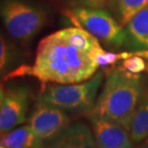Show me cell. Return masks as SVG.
<instances>
[{
    "label": "cell",
    "instance_id": "1",
    "mask_svg": "<svg viewBox=\"0 0 148 148\" xmlns=\"http://www.w3.org/2000/svg\"><path fill=\"white\" fill-rule=\"evenodd\" d=\"M99 68L92 53L77 48L56 31L40 40L32 66L21 67L12 75H30L43 83L71 84L89 79Z\"/></svg>",
    "mask_w": 148,
    "mask_h": 148
},
{
    "label": "cell",
    "instance_id": "2",
    "mask_svg": "<svg viewBox=\"0 0 148 148\" xmlns=\"http://www.w3.org/2000/svg\"><path fill=\"white\" fill-rule=\"evenodd\" d=\"M143 94L140 75L121 67L108 75L90 116L121 125L130 132L132 119Z\"/></svg>",
    "mask_w": 148,
    "mask_h": 148
},
{
    "label": "cell",
    "instance_id": "3",
    "mask_svg": "<svg viewBox=\"0 0 148 148\" xmlns=\"http://www.w3.org/2000/svg\"><path fill=\"white\" fill-rule=\"evenodd\" d=\"M101 82L102 74L96 73L94 77L82 82L53 85L44 91L39 100L55 105L64 111L87 112L94 107Z\"/></svg>",
    "mask_w": 148,
    "mask_h": 148
},
{
    "label": "cell",
    "instance_id": "4",
    "mask_svg": "<svg viewBox=\"0 0 148 148\" xmlns=\"http://www.w3.org/2000/svg\"><path fill=\"white\" fill-rule=\"evenodd\" d=\"M0 17L12 37L28 41L45 25L47 14L22 0H0Z\"/></svg>",
    "mask_w": 148,
    "mask_h": 148
},
{
    "label": "cell",
    "instance_id": "5",
    "mask_svg": "<svg viewBox=\"0 0 148 148\" xmlns=\"http://www.w3.org/2000/svg\"><path fill=\"white\" fill-rule=\"evenodd\" d=\"M67 15L77 24V27L88 31L107 46L119 48L128 41L126 32L119 21L103 10L79 7Z\"/></svg>",
    "mask_w": 148,
    "mask_h": 148
},
{
    "label": "cell",
    "instance_id": "6",
    "mask_svg": "<svg viewBox=\"0 0 148 148\" xmlns=\"http://www.w3.org/2000/svg\"><path fill=\"white\" fill-rule=\"evenodd\" d=\"M71 125L64 110L39 100L30 116L29 126L36 136L45 143L56 140Z\"/></svg>",
    "mask_w": 148,
    "mask_h": 148
},
{
    "label": "cell",
    "instance_id": "7",
    "mask_svg": "<svg viewBox=\"0 0 148 148\" xmlns=\"http://www.w3.org/2000/svg\"><path fill=\"white\" fill-rule=\"evenodd\" d=\"M30 93L26 87H15L6 92L0 108V134L12 130L26 121Z\"/></svg>",
    "mask_w": 148,
    "mask_h": 148
},
{
    "label": "cell",
    "instance_id": "8",
    "mask_svg": "<svg viewBox=\"0 0 148 148\" xmlns=\"http://www.w3.org/2000/svg\"><path fill=\"white\" fill-rule=\"evenodd\" d=\"M97 148H133L130 132L121 125L90 116Z\"/></svg>",
    "mask_w": 148,
    "mask_h": 148
},
{
    "label": "cell",
    "instance_id": "9",
    "mask_svg": "<svg viewBox=\"0 0 148 148\" xmlns=\"http://www.w3.org/2000/svg\"><path fill=\"white\" fill-rule=\"evenodd\" d=\"M96 140L83 122L70 125L60 136L47 144V148H95Z\"/></svg>",
    "mask_w": 148,
    "mask_h": 148
},
{
    "label": "cell",
    "instance_id": "10",
    "mask_svg": "<svg viewBox=\"0 0 148 148\" xmlns=\"http://www.w3.org/2000/svg\"><path fill=\"white\" fill-rule=\"evenodd\" d=\"M0 144L6 148H44L46 143L37 138L27 124L0 134Z\"/></svg>",
    "mask_w": 148,
    "mask_h": 148
},
{
    "label": "cell",
    "instance_id": "11",
    "mask_svg": "<svg viewBox=\"0 0 148 148\" xmlns=\"http://www.w3.org/2000/svg\"><path fill=\"white\" fill-rule=\"evenodd\" d=\"M126 34L127 40L130 39L133 47L140 50H148V6L128 22Z\"/></svg>",
    "mask_w": 148,
    "mask_h": 148
},
{
    "label": "cell",
    "instance_id": "12",
    "mask_svg": "<svg viewBox=\"0 0 148 148\" xmlns=\"http://www.w3.org/2000/svg\"><path fill=\"white\" fill-rule=\"evenodd\" d=\"M130 135L134 143H140L148 137V91L143 94L134 113Z\"/></svg>",
    "mask_w": 148,
    "mask_h": 148
},
{
    "label": "cell",
    "instance_id": "13",
    "mask_svg": "<svg viewBox=\"0 0 148 148\" xmlns=\"http://www.w3.org/2000/svg\"><path fill=\"white\" fill-rule=\"evenodd\" d=\"M109 6L119 23L125 26L138 12L148 6V0H112Z\"/></svg>",
    "mask_w": 148,
    "mask_h": 148
},
{
    "label": "cell",
    "instance_id": "14",
    "mask_svg": "<svg viewBox=\"0 0 148 148\" xmlns=\"http://www.w3.org/2000/svg\"><path fill=\"white\" fill-rule=\"evenodd\" d=\"M59 31L69 42L83 52L92 53L94 49L100 45L99 39H97L83 28L69 27Z\"/></svg>",
    "mask_w": 148,
    "mask_h": 148
},
{
    "label": "cell",
    "instance_id": "15",
    "mask_svg": "<svg viewBox=\"0 0 148 148\" xmlns=\"http://www.w3.org/2000/svg\"><path fill=\"white\" fill-rule=\"evenodd\" d=\"M121 68L126 72L134 75H140L143 72L148 71V63L144 58L140 56H134L122 61Z\"/></svg>",
    "mask_w": 148,
    "mask_h": 148
},
{
    "label": "cell",
    "instance_id": "16",
    "mask_svg": "<svg viewBox=\"0 0 148 148\" xmlns=\"http://www.w3.org/2000/svg\"><path fill=\"white\" fill-rule=\"evenodd\" d=\"M11 60V50L7 41L0 34V73L7 69Z\"/></svg>",
    "mask_w": 148,
    "mask_h": 148
},
{
    "label": "cell",
    "instance_id": "17",
    "mask_svg": "<svg viewBox=\"0 0 148 148\" xmlns=\"http://www.w3.org/2000/svg\"><path fill=\"white\" fill-rule=\"evenodd\" d=\"M79 1L85 8L103 10L107 6L110 5L112 0H79Z\"/></svg>",
    "mask_w": 148,
    "mask_h": 148
},
{
    "label": "cell",
    "instance_id": "18",
    "mask_svg": "<svg viewBox=\"0 0 148 148\" xmlns=\"http://www.w3.org/2000/svg\"><path fill=\"white\" fill-rule=\"evenodd\" d=\"M5 95H6V92L4 90L2 89V87L0 86V108L2 106V103L4 101V99H5Z\"/></svg>",
    "mask_w": 148,
    "mask_h": 148
},
{
    "label": "cell",
    "instance_id": "19",
    "mask_svg": "<svg viewBox=\"0 0 148 148\" xmlns=\"http://www.w3.org/2000/svg\"><path fill=\"white\" fill-rule=\"evenodd\" d=\"M141 148H148V137L144 140L143 145H141Z\"/></svg>",
    "mask_w": 148,
    "mask_h": 148
},
{
    "label": "cell",
    "instance_id": "20",
    "mask_svg": "<svg viewBox=\"0 0 148 148\" xmlns=\"http://www.w3.org/2000/svg\"><path fill=\"white\" fill-rule=\"evenodd\" d=\"M0 148H6V147H4L3 145H1V144H0Z\"/></svg>",
    "mask_w": 148,
    "mask_h": 148
}]
</instances>
